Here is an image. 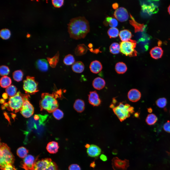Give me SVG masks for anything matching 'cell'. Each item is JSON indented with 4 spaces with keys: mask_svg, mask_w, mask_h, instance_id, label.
<instances>
[{
    "mask_svg": "<svg viewBox=\"0 0 170 170\" xmlns=\"http://www.w3.org/2000/svg\"><path fill=\"white\" fill-rule=\"evenodd\" d=\"M68 30L71 38L76 40L83 38L89 32V23L84 17L73 18L68 24Z\"/></svg>",
    "mask_w": 170,
    "mask_h": 170,
    "instance_id": "cell-1",
    "label": "cell"
},
{
    "mask_svg": "<svg viewBox=\"0 0 170 170\" xmlns=\"http://www.w3.org/2000/svg\"><path fill=\"white\" fill-rule=\"evenodd\" d=\"M58 95L55 93L52 94L47 93H42V99L39 103L41 110H46L48 112H53L59 106L58 102L56 98Z\"/></svg>",
    "mask_w": 170,
    "mask_h": 170,
    "instance_id": "cell-2",
    "label": "cell"
},
{
    "mask_svg": "<svg viewBox=\"0 0 170 170\" xmlns=\"http://www.w3.org/2000/svg\"><path fill=\"white\" fill-rule=\"evenodd\" d=\"M29 95L23 94L20 91L17 92L14 96L10 97L8 103H5L4 106L9 110L15 113L20 111L25 100L28 99Z\"/></svg>",
    "mask_w": 170,
    "mask_h": 170,
    "instance_id": "cell-3",
    "label": "cell"
},
{
    "mask_svg": "<svg viewBox=\"0 0 170 170\" xmlns=\"http://www.w3.org/2000/svg\"><path fill=\"white\" fill-rule=\"evenodd\" d=\"M0 166L1 170H2L7 165H13L14 162V157L10 148L6 144L4 143H0Z\"/></svg>",
    "mask_w": 170,
    "mask_h": 170,
    "instance_id": "cell-4",
    "label": "cell"
},
{
    "mask_svg": "<svg viewBox=\"0 0 170 170\" xmlns=\"http://www.w3.org/2000/svg\"><path fill=\"white\" fill-rule=\"evenodd\" d=\"M112 108L114 113L121 122L129 117L130 114L134 112L133 107L128 104H125L122 102Z\"/></svg>",
    "mask_w": 170,
    "mask_h": 170,
    "instance_id": "cell-5",
    "label": "cell"
},
{
    "mask_svg": "<svg viewBox=\"0 0 170 170\" xmlns=\"http://www.w3.org/2000/svg\"><path fill=\"white\" fill-rule=\"evenodd\" d=\"M136 41L131 39L120 43V51L122 54L129 57L136 56L137 52L135 50Z\"/></svg>",
    "mask_w": 170,
    "mask_h": 170,
    "instance_id": "cell-6",
    "label": "cell"
},
{
    "mask_svg": "<svg viewBox=\"0 0 170 170\" xmlns=\"http://www.w3.org/2000/svg\"><path fill=\"white\" fill-rule=\"evenodd\" d=\"M33 170H59L58 167L50 158H46L35 161Z\"/></svg>",
    "mask_w": 170,
    "mask_h": 170,
    "instance_id": "cell-7",
    "label": "cell"
},
{
    "mask_svg": "<svg viewBox=\"0 0 170 170\" xmlns=\"http://www.w3.org/2000/svg\"><path fill=\"white\" fill-rule=\"evenodd\" d=\"M23 82V88L26 93L33 94L38 91V83L35 81L34 77L27 76Z\"/></svg>",
    "mask_w": 170,
    "mask_h": 170,
    "instance_id": "cell-8",
    "label": "cell"
},
{
    "mask_svg": "<svg viewBox=\"0 0 170 170\" xmlns=\"http://www.w3.org/2000/svg\"><path fill=\"white\" fill-rule=\"evenodd\" d=\"M112 165L114 170H126L129 166V161L126 159L122 160L115 157L112 160Z\"/></svg>",
    "mask_w": 170,
    "mask_h": 170,
    "instance_id": "cell-9",
    "label": "cell"
},
{
    "mask_svg": "<svg viewBox=\"0 0 170 170\" xmlns=\"http://www.w3.org/2000/svg\"><path fill=\"white\" fill-rule=\"evenodd\" d=\"M28 99L25 100L20 111L22 115L24 117L28 118L34 113V109L32 105Z\"/></svg>",
    "mask_w": 170,
    "mask_h": 170,
    "instance_id": "cell-10",
    "label": "cell"
},
{
    "mask_svg": "<svg viewBox=\"0 0 170 170\" xmlns=\"http://www.w3.org/2000/svg\"><path fill=\"white\" fill-rule=\"evenodd\" d=\"M114 14L115 17L121 22L127 21L129 17L127 10L123 7H120L117 9L115 11Z\"/></svg>",
    "mask_w": 170,
    "mask_h": 170,
    "instance_id": "cell-11",
    "label": "cell"
},
{
    "mask_svg": "<svg viewBox=\"0 0 170 170\" xmlns=\"http://www.w3.org/2000/svg\"><path fill=\"white\" fill-rule=\"evenodd\" d=\"M35 162V158L33 156L28 155L24 158L21 167L25 170H33Z\"/></svg>",
    "mask_w": 170,
    "mask_h": 170,
    "instance_id": "cell-12",
    "label": "cell"
},
{
    "mask_svg": "<svg viewBox=\"0 0 170 170\" xmlns=\"http://www.w3.org/2000/svg\"><path fill=\"white\" fill-rule=\"evenodd\" d=\"M88 95L89 103L92 105L97 106L100 104L101 100L96 91H90Z\"/></svg>",
    "mask_w": 170,
    "mask_h": 170,
    "instance_id": "cell-13",
    "label": "cell"
},
{
    "mask_svg": "<svg viewBox=\"0 0 170 170\" xmlns=\"http://www.w3.org/2000/svg\"><path fill=\"white\" fill-rule=\"evenodd\" d=\"M101 149L97 145L92 144L87 148V153L91 157H95L98 156L101 154Z\"/></svg>",
    "mask_w": 170,
    "mask_h": 170,
    "instance_id": "cell-14",
    "label": "cell"
},
{
    "mask_svg": "<svg viewBox=\"0 0 170 170\" xmlns=\"http://www.w3.org/2000/svg\"><path fill=\"white\" fill-rule=\"evenodd\" d=\"M128 96V99L130 101L133 102H136L140 99L141 94L137 89H132L129 91Z\"/></svg>",
    "mask_w": 170,
    "mask_h": 170,
    "instance_id": "cell-15",
    "label": "cell"
},
{
    "mask_svg": "<svg viewBox=\"0 0 170 170\" xmlns=\"http://www.w3.org/2000/svg\"><path fill=\"white\" fill-rule=\"evenodd\" d=\"M163 51L160 47L156 46L152 48L150 51V54L151 57L155 59L161 58L163 54Z\"/></svg>",
    "mask_w": 170,
    "mask_h": 170,
    "instance_id": "cell-16",
    "label": "cell"
},
{
    "mask_svg": "<svg viewBox=\"0 0 170 170\" xmlns=\"http://www.w3.org/2000/svg\"><path fill=\"white\" fill-rule=\"evenodd\" d=\"M36 68L42 72L47 71L48 69V64L47 61L45 59L38 60L35 63Z\"/></svg>",
    "mask_w": 170,
    "mask_h": 170,
    "instance_id": "cell-17",
    "label": "cell"
},
{
    "mask_svg": "<svg viewBox=\"0 0 170 170\" xmlns=\"http://www.w3.org/2000/svg\"><path fill=\"white\" fill-rule=\"evenodd\" d=\"M89 68L91 72L97 74L101 71L102 69V66L99 61L95 60L91 63Z\"/></svg>",
    "mask_w": 170,
    "mask_h": 170,
    "instance_id": "cell-18",
    "label": "cell"
},
{
    "mask_svg": "<svg viewBox=\"0 0 170 170\" xmlns=\"http://www.w3.org/2000/svg\"><path fill=\"white\" fill-rule=\"evenodd\" d=\"M93 87L97 90L102 89L105 86V82L104 80L101 77H98L95 78L93 82Z\"/></svg>",
    "mask_w": 170,
    "mask_h": 170,
    "instance_id": "cell-19",
    "label": "cell"
},
{
    "mask_svg": "<svg viewBox=\"0 0 170 170\" xmlns=\"http://www.w3.org/2000/svg\"><path fill=\"white\" fill-rule=\"evenodd\" d=\"M59 148L58 143L55 141H52L48 143L46 147L47 150L50 153H57Z\"/></svg>",
    "mask_w": 170,
    "mask_h": 170,
    "instance_id": "cell-20",
    "label": "cell"
},
{
    "mask_svg": "<svg viewBox=\"0 0 170 170\" xmlns=\"http://www.w3.org/2000/svg\"><path fill=\"white\" fill-rule=\"evenodd\" d=\"M73 107L74 109L77 112L81 113L84 110L85 104L82 100L78 99L76 100L74 104Z\"/></svg>",
    "mask_w": 170,
    "mask_h": 170,
    "instance_id": "cell-21",
    "label": "cell"
},
{
    "mask_svg": "<svg viewBox=\"0 0 170 170\" xmlns=\"http://www.w3.org/2000/svg\"><path fill=\"white\" fill-rule=\"evenodd\" d=\"M72 69L73 72L76 73L82 72L84 69V65L81 62L78 61L74 62L72 66Z\"/></svg>",
    "mask_w": 170,
    "mask_h": 170,
    "instance_id": "cell-22",
    "label": "cell"
},
{
    "mask_svg": "<svg viewBox=\"0 0 170 170\" xmlns=\"http://www.w3.org/2000/svg\"><path fill=\"white\" fill-rule=\"evenodd\" d=\"M119 36L122 41H128L132 37L131 32L127 30H123L121 31L119 34Z\"/></svg>",
    "mask_w": 170,
    "mask_h": 170,
    "instance_id": "cell-23",
    "label": "cell"
},
{
    "mask_svg": "<svg viewBox=\"0 0 170 170\" xmlns=\"http://www.w3.org/2000/svg\"><path fill=\"white\" fill-rule=\"evenodd\" d=\"M89 49L84 44L78 45L76 47L75 51V53L78 56L81 55L85 54Z\"/></svg>",
    "mask_w": 170,
    "mask_h": 170,
    "instance_id": "cell-24",
    "label": "cell"
},
{
    "mask_svg": "<svg viewBox=\"0 0 170 170\" xmlns=\"http://www.w3.org/2000/svg\"><path fill=\"white\" fill-rule=\"evenodd\" d=\"M115 69L117 73L122 74L126 72L127 70V67L124 63L122 62H119L116 64Z\"/></svg>",
    "mask_w": 170,
    "mask_h": 170,
    "instance_id": "cell-25",
    "label": "cell"
},
{
    "mask_svg": "<svg viewBox=\"0 0 170 170\" xmlns=\"http://www.w3.org/2000/svg\"><path fill=\"white\" fill-rule=\"evenodd\" d=\"M59 53L58 51L55 55L52 58H47V61L50 66L52 68L56 66L59 60Z\"/></svg>",
    "mask_w": 170,
    "mask_h": 170,
    "instance_id": "cell-26",
    "label": "cell"
},
{
    "mask_svg": "<svg viewBox=\"0 0 170 170\" xmlns=\"http://www.w3.org/2000/svg\"><path fill=\"white\" fill-rule=\"evenodd\" d=\"M12 81L10 77L4 76L2 77L0 80V84L1 87L3 88H7L10 85Z\"/></svg>",
    "mask_w": 170,
    "mask_h": 170,
    "instance_id": "cell-27",
    "label": "cell"
},
{
    "mask_svg": "<svg viewBox=\"0 0 170 170\" xmlns=\"http://www.w3.org/2000/svg\"><path fill=\"white\" fill-rule=\"evenodd\" d=\"M131 17L132 20L130 21V23L135 28V32L143 31L145 28L144 24L138 23L135 21L132 17Z\"/></svg>",
    "mask_w": 170,
    "mask_h": 170,
    "instance_id": "cell-28",
    "label": "cell"
},
{
    "mask_svg": "<svg viewBox=\"0 0 170 170\" xmlns=\"http://www.w3.org/2000/svg\"><path fill=\"white\" fill-rule=\"evenodd\" d=\"M141 8L143 11L148 13H155L157 8L153 4L149 5L143 4L141 5Z\"/></svg>",
    "mask_w": 170,
    "mask_h": 170,
    "instance_id": "cell-29",
    "label": "cell"
},
{
    "mask_svg": "<svg viewBox=\"0 0 170 170\" xmlns=\"http://www.w3.org/2000/svg\"><path fill=\"white\" fill-rule=\"evenodd\" d=\"M157 117L155 114H150L148 115L145 121L148 125H151L154 124L157 122Z\"/></svg>",
    "mask_w": 170,
    "mask_h": 170,
    "instance_id": "cell-30",
    "label": "cell"
},
{
    "mask_svg": "<svg viewBox=\"0 0 170 170\" xmlns=\"http://www.w3.org/2000/svg\"><path fill=\"white\" fill-rule=\"evenodd\" d=\"M28 151L26 148L21 147L18 149L17 151V155L20 157L24 158L27 155Z\"/></svg>",
    "mask_w": 170,
    "mask_h": 170,
    "instance_id": "cell-31",
    "label": "cell"
},
{
    "mask_svg": "<svg viewBox=\"0 0 170 170\" xmlns=\"http://www.w3.org/2000/svg\"><path fill=\"white\" fill-rule=\"evenodd\" d=\"M110 51L112 53L115 54H118L120 51V46L118 43L114 42L110 47Z\"/></svg>",
    "mask_w": 170,
    "mask_h": 170,
    "instance_id": "cell-32",
    "label": "cell"
},
{
    "mask_svg": "<svg viewBox=\"0 0 170 170\" xmlns=\"http://www.w3.org/2000/svg\"><path fill=\"white\" fill-rule=\"evenodd\" d=\"M17 89L15 86L11 85L6 88L5 91L8 95L11 97L14 96L16 94Z\"/></svg>",
    "mask_w": 170,
    "mask_h": 170,
    "instance_id": "cell-33",
    "label": "cell"
},
{
    "mask_svg": "<svg viewBox=\"0 0 170 170\" xmlns=\"http://www.w3.org/2000/svg\"><path fill=\"white\" fill-rule=\"evenodd\" d=\"M75 61V59L73 56L70 54L66 55L63 60L64 64L68 65L73 64L74 63Z\"/></svg>",
    "mask_w": 170,
    "mask_h": 170,
    "instance_id": "cell-34",
    "label": "cell"
},
{
    "mask_svg": "<svg viewBox=\"0 0 170 170\" xmlns=\"http://www.w3.org/2000/svg\"><path fill=\"white\" fill-rule=\"evenodd\" d=\"M0 37L3 39L6 40L8 39L11 35V32L8 29H4L1 30L0 32Z\"/></svg>",
    "mask_w": 170,
    "mask_h": 170,
    "instance_id": "cell-35",
    "label": "cell"
},
{
    "mask_svg": "<svg viewBox=\"0 0 170 170\" xmlns=\"http://www.w3.org/2000/svg\"><path fill=\"white\" fill-rule=\"evenodd\" d=\"M108 34L110 38L116 37L119 34L118 30L116 28L111 27L108 30Z\"/></svg>",
    "mask_w": 170,
    "mask_h": 170,
    "instance_id": "cell-36",
    "label": "cell"
},
{
    "mask_svg": "<svg viewBox=\"0 0 170 170\" xmlns=\"http://www.w3.org/2000/svg\"><path fill=\"white\" fill-rule=\"evenodd\" d=\"M13 77L15 81L19 82L22 80L23 76L22 72L20 70L15 71L13 73Z\"/></svg>",
    "mask_w": 170,
    "mask_h": 170,
    "instance_id": "cell-37",
    "label": "cell"
},
{
    "mask_svg": "<svg viewBox=\"0 0 170 170\" xmlns=\"http://www.w3.org/2000/svg\"><path fill=\"white\" fill-rule=\"evenodd\" d=\"M167 103L166 99L165 98H158L156 101L157 105L160 108H163L166 106Z\"/></svg>",
    "mask_w": 170,
    "mask_h": 170,
    "instance_id": "cell-38",
    "label": "cell"
},
{
    "mask_svg": "<svg viewBox=\"0 0 170 170\" xmlns=\"http://www.w3.org/2000/svg\"><path fill=\"white\" fill-rule=\"evenodd\" d=\"M106 21L111 27H115L118 25V22L116 19L111 17H108L106 18Z\"/></svg>",
    "mask_w": 170,
    "mask_h": 170,
    "instance_id": "cell-39",
    "label": "cell"
},
{
    "mask_svg": "<svg viewBox=\"0 0 170 170\" xmlns=\"http://www.w3.org/2000/svg\"><path fill=\"white\" fill-rule=\"evenodd\" d=\"M53 115L54 118L60 120L64 116V113L60 109H57L53 112Z\"/></svg>",
    "mask_w": 170,
    "mask_h": 170,
    "instance_id": "cell-40",
    "label": "cell"
},
{
    "mask_svg": "<svg viewBox=\"0 0 170 170\" xmlns=\"http://www.w3.org/2000/svg\"><path fill=\"white\" fill-rule=\"evenodd\" d=\"M9 68L5 65L1 66L0 68V75L1 76H4L7 75L9 72Z\"/></svg>",
    "mask_w": 170,
    "mask_h": 170,
    "instance_id": "cell-41",
    "label": "cell"
},
{
    "mask_svg": "<svg viewBox=\"0 0 170 170\" xmlns=\"http://www.w3.org/2000/svg\"><path fill=\"white\" fill-rule=\"evenodd\" d=\"M64 0H52V4L55 8H59L62 6L64 4Z\"/></svg>",
    "mask_w": 170,
    "mask_h": 170,
    "instance_id": "cell-42",
    "label": "cell"
},
{
    "mask_svg": "<svg viewBox=\"0 0 170 170\" xmlns=\"http://www.w3.org/2000/svg\"><path fill=\"white\" fill-rule=\"evenodd\" d=\"M163 128L165 131L170 133V121H168L165 123L163 125Z\"/></svg>",
    "mask_w": 170,
    "mask_h": 170,
    "instance_id": "cell-43",
    "label": "cell"
},
{
    "mask_svg": "<svg viewBox=\"0 0 170 170\" xmlns=\"http://www.w3.org/2000/svg\"><path fill=\"white\" fill-rule=\"evenodd\" d=\"M69 170H81L80 166L76 164H73L70 165L68 167Z\"/></svg>",
    "mask_w": 170,
    "mask_h": 170,
    "instance_id": "cell-44",
    "label": "cell"
},
{
    "mask_svg": "<svg viewBox=\"0 0 170 170\" xmlns=\"http://www.w3.org/2000/svg\"><path fill=\"white\" fill-rule=\"evenodd\" d=\"M2 170H17L12 165H7Z\"/></svg>",
    "mask_w": 170,
    "mask_h": 170,
    "instance_id": "cell-45",
    "label": "cell"
},
{
    "mask_svg": "<svg viewBox=\"0 0 170 170\" xmlns=\"http://www.w3.org/2000/svg\"><path fill=\"white\" fill-rule=\"evenodd\" d=\"M100 158L101 160L103 161H106L107 160L106 156L103 154H101L100 156Z\"/></svg>",
    "mask_w": 170,
    "mask_h": 170,
    "instance_id": "cell-46",
    "label": "cell"
},
{
    "mask_svg": "<svg viewBox=\"0 0 170 170\" xmlns=\"http://www.w3.org/2000/svg\"><path fill=\"white\" fill-rule=\"evenodd\" d=\"M8 94L6 93H4L2 94V97L4 99H6L8 98Z\"/></svg>",
    "mask_w": 170,
    "mask_h": 170,
    "instance_id": "cell-47",
    "label": "cell"
},
{
    "mask_svg": "<svg viewBox=\"0 0 170 170\" xmlns=\"http://www.w3.org/2000/svg\"><path fill=\"white\" fill-rule=\"evenodd\" d=\"M95 166V162L94 161L91 163L90 165V166L92 168H94Z\"/></svg>",
    "mask_w": 170,
    "mask_h": 170,
    "instance_id": "cell-48",
    "label": "cell"
},
{
    "mask_svg": "<svg viewBox=\"0 0 170 170\" xmlns=\"http://www.w3.org/2000/svg\"><path fill=\"white\" fill-rule=\"evenodd\" d=\"M148 112L149 113H151L152 111V109L151 108H149L147 109Z\"/></svg>",
    "mask_w": 170,
    "mask_h": 170,
    "instance_id": "cell-49",
    "label": "cell"
},
{
    "mask_svg": "<svg viewBox=\"0 0 170 170\" xmlns=\"http://www.w3.org/2000/svg\"><path fill=\"white\" fill-rule=\"evenodd\" d=\"M5 102V100L3 99H1L0 100V102L1 103L3 104Z\"/></svg>",
    "mask_w": 170,
    "mask_h": 170,
    "instance_id": "cell-50",
    "label": "cell"
},
{
    "mask_svg": "<svg viewBox=\"0 0 170 170\" xmlns=\"http://www.w3.org/2000/svg\"><path fill=\"white\" fill-rule=\"evenodd\" d=\"M88 46L89 47L91 48L93 46V45L91 43H89L88 44Z\"/></svg>",
    "mask_w": 170,
    "mask_h": 170,
    "instance_id": "cell-51",
    "label": "cell"
},
{
    "mask_svg": "<svg viewBox=\"0 0 170 170\" xmlns=\"http://www.w3.org/2000/svg\"><path fill=\"white\" fill-rule=\"evenodd\" d=\"M168 12L169 14L170 15V5L169 6L168 8Z\"/></svg>",
    "mask_w": 170,
    "mask_h": 170,
    "instance_id": "cell-52",
    "label": "cell"
},
{
    "mask_svg": "<svg viewBox=\"0 0 170 170\" xmlns=\"http://www.w3.org/2000/svg\"><path fill=\"white\" fill-rule=\"evenodd\" d=\"M90 145L89 144H87L85 145V147L86 148H88L90 147Z\"/></svg>",
    "mask_w": 170,
    "mask_h": 170,
    "instance_id": "cell-53",
    "label": "cell"
},
{
    "mask_svg": "<svg viewBox=\"0 0 170 170\" xmlns=\"http://www.w3.org/2000/svg\"><path fill=\"white\" fill-rule=\"evenodd\" d=\"M30 34H27V37H28V38H29V37H30Z\"/></svg>",
    "mask_w": 170,
    "mask_h": 170,
    "instance_id": "cell-54",
    "label": "cell"
}]
</instances>
